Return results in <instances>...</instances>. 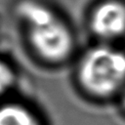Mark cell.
Instances as JSON below:
<instances>
[{
    "instance_id": "cell-5",
    "label": "cell",
    "mask_w": 125,
    "mask_h": 125,
    "mask_svg": "<svg viewBox=\"0 0 125 125\" xmlns=\"http://www.w3.org/2000/svg\"><path fill=\"white\" fill-rule=\"evenodd\" d=\"M16 83V72L13 65L0 57V97L6 95Z\"/></svg>"
},
{
    "instance_id": "cell-3",
    "label": "cell",
    "mask_w": 125,
    "mask_h": 125,
    "mask_svg": "<svg viewBox=\"0 0 125 125\" xmlns=\"http://www.w3.org/2000/svg\"><path fill=\"white\" fill-rule=\"evenodd\" d=\"M89 27L102 40L125 35V0H100L89 15Z\"/></svg>"
},
{
    "instance_id": "cell-1",
    "label": "cell",
    "mask_w": 125,
    "mask_h": 125,
    "mask_svg": "<svg viewBox=\"0 0 125 125\" xmlns=\"http://www.w3.org/2000/svg\"><path fill=\"white\" fill-rule=\"evenodd\" d=\"M18 19L34 57L47 65H61L72 55L74 36L68 23L49 5L40 0H20Z\"/></svg>"
},
{
    "instance_id": "cell-2",
    "label": "cell",
    "mask_w": 125,
    "mask_h": 125,
    "mask_svg": "<svg viewBox=\"0 0 125 125\" xmlns=\"http://www.w3.org/2000/svg\"><path fill=\"white\" fill-rule=\"evenodd\" d=\"M76 79L92 96L112 94L125 82V54L108 45L89 49L77 64Z\"/></svg>"
},
{
    "instance_id": "cell-4",
    "label": "cell",
    "mask_w": 125,
    "mask_h": 125,
    "mask_svg": "<svg viewBox=\"0 0 125 125\" xmlns=\"http://www.w3.org/2000/svg\"><path fill=\"white\" fill-rule=\"evenodd\" d=\"M0 125H45L41 117L21 102L0 103Z\"/></svg>"
},
{
    "instance_id": "cell-6",
    "label": "cell",
    "mask_w": 125,
    "mask_h": 125,
    "mask_svg": "<svg viewBox=\"0 0 125 125\" xmlns=\"http://www.w3.org/2000/svg\"><path fill=\"white\" fill-rule=\"evenodd\" d=\"M124 103H125V97H124Z\"/></svg>"
}]
</instances>
